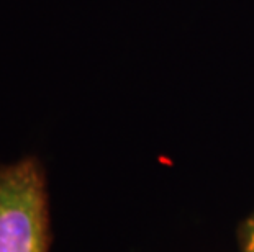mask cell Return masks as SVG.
<instances>
[{
  "label": "cell",
  "instance_id": "obj_1",
  "mask_svg": "<svg viewBox=\"0 0 254 252\" xmlns=\"http://www.w3.org/2000/svg\"><path fill=\"white\" fill-rule=\"evenodd\" d=\"M0 252H50V208L40 160L0 167Z\"/></svg>",
  "mask_w": 254,
  "mask_h": 252
},
{
  "label": "cell",
  "instance_id": "obj_2",
  "mask_svg": "<svg viewBox=\"0 0 254 252\" xmlns=\"http://www.w3.org/2000/svg\"><path fill=\"white\" fill-rule=\"evenodd\" d=\"M240 243L243 252H254V213L241 224Z\"/></svg>",
  "mask_w": 254,
  "mask_h": 252
}]
</instances>
